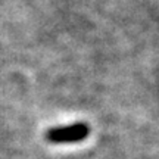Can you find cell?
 Instances as JSON below:
<instances>
[{"instance_id": "6da1fadb", "label": "cell", "mask_w": 159, "mask_h": 159, "mask_svg": "<svg viewBox=\"0 0 159 159\" xmlns=\"http://www.w3.org/2000/svg\"><path fill=\"white\" fill-rule=\"evenodd\" d=\"M90 134V127L85 122H75L66 127H55L46 133V140L55 144L63 143H80L85 140Z\"/></svg>"}]
</instances>
